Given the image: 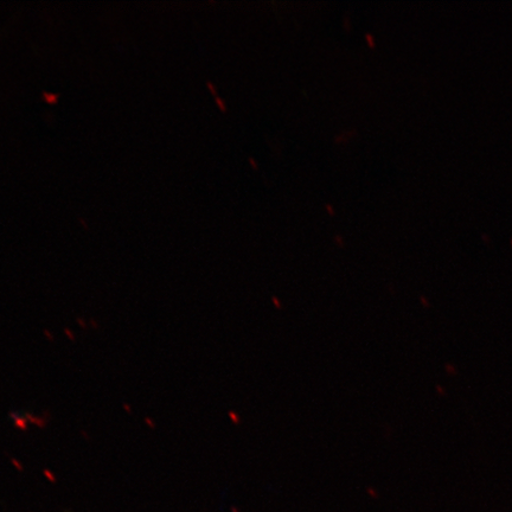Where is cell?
<instances>
[{
    "label": "cell",
    "mask_w": 512,
    "mask_h": 512,
    "mask_svg": "<svg viewBox=\"0 0 512 512\" xmlns=\"http://www.w3.org/2000/svg\"><path fill=\"white\" fill-rule=\"evenodd\" d=\"M272 300H273L274 306L277 307V309H281V305L279 303L278 298L277 297H273Z\"/></svg>",
    "instance_id": "cell-2"
},
{
    "label": "cell",
    "mask_w": 512,
    "mask_h": 512,
    "mask_svg": "<svg viewBox=\"0 0 512 512\" xmlns=\"http://www.w3.org/2000/svg\"><path fill=\"white\" fill-rule=\"evenodd\" d=\"M229 415L232 416V420L235 422V424H240L241 419L239 414H234L233 412H230Z\"/></svg>",
    "instance_id": "cell-1"
}]
</instances>
